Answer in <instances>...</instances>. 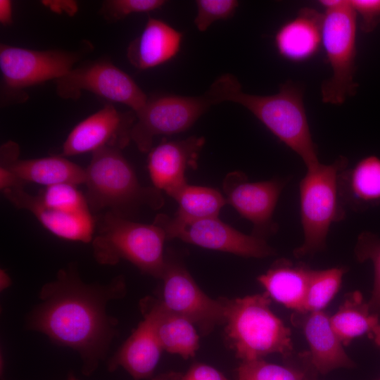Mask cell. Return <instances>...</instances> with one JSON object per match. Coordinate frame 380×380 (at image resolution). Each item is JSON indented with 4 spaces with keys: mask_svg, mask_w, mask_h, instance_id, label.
Listing matches in <instances>:
<instances>
[{
    "mask_svg": "<svg viewBox=\"0 0 380 380\" xmlns=\"http://www.w3.org/2000/svg\"><path fill=\"white\" fill-rule=\"evenodd\" d=\"M56 92L65 99H77L87 91L113 102L129 106L137 114L148 97L135 81L108 61H96L74 68L56 80Z\"/></svg>",
    "mask_w": 380,
    "mask_h": 380,
    "instance_id": "cell-10",
    "label": "cell"
},
{
    "mask_svg": "<svg viewBox=\"0 0 380 380\" xmlns=\"http://www.w3.org/2000/svg\"><path fill=\"white\" fill-rule=\"evenodd\" d=\"M354 253L358 262L371 260L374 265V287L367 303L371 312L380 318V237L369 231L361 232L357 237Z\"/></svg>",
    "mask_w": 380,
    "mask_h": 380,
    "instance_id": "cell-29",
    "label": "cell"
},
{
    "mask_svg": "<svg viewBox=\"0 0 380 380\" xmlns=\"http://www.w3.org/2000/svg\"><path fill=\"white\" fill-rule=\"evenodd\" d=\"M357 13L350 1L325 10L322 37L326 55L332 70L330 78L321 84L322 101L341 105L355 94Z\"/></svg>",
    "mask_w": 380,
    "mask_h": 380,
    "instance_id": "cell-7",
    "label": "cell"
},
{
    "mask_svg": "<svg viewBox=\"0 0 380 380\" xmlns=\"http://www.w3.org/2000/svg\"><path fill=\"white\" fill-rule=\"evenodd\" d=\"M291 321L305 335L310 347L308 359L317 372L326 374L338 368L355 367L334 332L330 317L326 312L322 310L293 312Z\"/></svg>",
    "mask_w": 380,
    "mask_h": 380,
    "instance_id": "cell-16",
    "label": "cell"
},
{
    "mask_svg": "<svg viewBox=\"0 0 380 380\" xmlns=\"http://www.w3.org/2000/svg\"><path fill=\"white\" fill-rule=\"evenodd\" d=\"M194 24L200 32L206 31L215 21L232 18L239 6L236 0H197Z\"/></svg>",
    "mask_w": 380,
    "mask_h": 380,
    "instance_id": "cell-31",
    "label": "cell"
},
{
    "mask_svg": "<svg viewBox=\"0 0 380 380\" xmlns=\"http://www.w3.org/2000/svg\"><path fill=\"white\" fill-rule=\"evenodd\" d=\"M165 4L164 0H110L103 2L101 13L110 20H118L132 13L159 9Z\"/></svg>",
    "mask_w": 380,
    "mask_h": 380,
    "instance_id": "cell-32",
    "label": "cell"
},
{
    "mask_svg": "<svg viewBox=\"0 0 380 380\" xmlns=\"http://www.w3.org/2000/svg\"><path fill=\"white\" fill-rule=\"evenodd\" d=\"M331 325L343 346L364 334L371 337L379 324V317L372 314L360 291L346 294L338 311L330 317Z\"/></svg>",
    "mask_w": 380,
    "mask_h": 380,
    "instance_id": "cell-25",
    "label": "cell"
},
{
    "mask_svg": "<svg viewBox=\"0 0 380 380\" xmlns=\"http://www.w3.org/2000/svg\"><path fill=\"white\" fill-rule=\"evenodd\" d=\"M171 197L179 206L175 216L184 220L218 217L221 209L227 204L225 197L219 191L189 184Z\"/></svg>",
    "mask_w": 380,
    "mask_h": 380,
    "instance_id": "cell-26",
    "label": "cell"
},
{
    "mask_svg": "<svg viewBox=\"0 0 380 380\" xmlns=\"http://www.w3.org/2000/svg\"><path fill=\"white\" fill-rule=\"evenodd\" d=\"M371 338L374 339L375 344L380 349V323L374 329Z\"/></svg>",
    "mask_w": 380,
    "mask_h": 380,
    "instance_id": "cell-37",
    "label": "cell"
},
{
    "mask_svg": "<svg viewBox=\"0 0 380 380\" xmlns=\"http://www.w3.org/2000/svg\"><path fill=\"white\" fill-rule=\"evenodd\" d=\"M175 380H228V379L220 371L210 365L195 363L183 375L175 376Z\"/></svg>",
    "mask_w": 380,
    "mask_h": 380,
    "instance_id": "cell-34",
    "label": "cell"
},
{
    "mask_svg": "<svg viewBox=\"0 0 380 380\" xmlns=\"http://www.w3.org/2000/svg\"><path fill=\"white\" fill-rule=\"evenodd\" d=\"M136 120L132 112L121 113L113 106L106 105L79 122L63 143V156L92 153L105 147L122 150L131 140V131Z\"/></svg>",
    "mask_w": 380,
    "mask_h": 380,
    "instance_id": "cell-14",
    "label": "cell"
},
{
    "mask_svg": "<svg viewBox=\"0 0 380 380\" xmlns=\"http://www.w3.org/2000/svg\"><path fill=\"white\" fill-rule=\"evenodd\" d=\"M215 104L208 91L199 96L162 94L148 99L144 107L135 114L131 140L140 151L149 152L155 137L187 130Z\"/></svg>",
    "mask_w": 380,
    "mask_h": 380,
    "instance_id": "cell-8",
    "label": "cell"
},
{
    "mask_svg": "<svg viewBox=\"0 0 380 380\" xmlns=\"http://www.w3.org/2000/svg\"><path fill=\"white\" fill-rule=\"evenodd\" d=\"M350 4L362 18V31L372 32L380 22V0H350Z\"/></svg>",
    "mask_w": 380,
    "mask_h": 380,
    "instance_id": "cell-33",
    "label": "cell"
},
{
    "mask_svg": "<svg viewBox=\"0 0 380 380\" xmlns=\"http://www.w3.org/2000/svg\"><path fill=\"white\" fill-rule=\"evenodd\" d=\"M12 3L9 0H0V22L4 25H8L13 21Z\"/></svg>",
    "mask_w": 380,
    "mask_h": 380,
    "instance_id": "cell-35",
    "label": "cell"
},
{
    "mask_svg": "<svg viewBox=\"0 0 380 380\" xmlns=\"http://www.w3.org/2000/svg\"><path fill=\"white\" fill-rule=\"evenodd\" d=\"M45 206L72 213H91L86 196L71 184H58L45 188L37 195Z\"/></svg>",
    "mask_w": 380,
    "mask_h": 380,
    "instance_id": "cell-28",
    "label": "cell"
},
{
    "mask_svg": "<svg viewBox=\"0 0 380 380\" xmlns=\"http://www.w3.org/2000/svg\"><path fill=\"white\" fill-rule=\"evenodd\" d=\"M343 204L356 210L380 203V158L370 155L353 167L343 170L339 179Z\"/></svg>",
    "mask_w": 380,
    "mask_h": 380,
    "instance_id": "cell-24",
    "label": "cell"
},
{
    "mask_svg": "<svg viewBox=\"0 0 380 380\" xmlns=\"http://www.w3.org/2000/svg\"><path fill=\"white\" fill-rule=\"evenodd\" d=\"M125 293L122 276L106 284H88L81 279L77 264L71 262L42 286L25 327L76 351L83 373L89 375L106 357L118 332V321L107 312V305Z\"/></svg>",
    "mask_w": 380,
    "mask_h": 380,
    "instance_id": "cell-1",
    "label": "cell"
},
{
    "mask_svg": "<svg viewBox=\"0 0 380 380\" xmlns=\"http://www.w3.org/2000/svg\"><path fill=\"white\" fill-rule=\"evenodd\" d=\"M205 143L201 137H190L179 141H163L152 148L148 156V170L155 188L172 196L188 184L185 172L196 167Z\"/></svg>",
    "mask_w": 380,
    "mask_h": 380,
    "instance_id": "cell-15",
    "label": "cell"
},
{
    "mask_svg": "<svg viewBox=\"0 0 380 380\" xmlns=\"http://www.w3.org/2000/svg\"><path fill=\"white\" fill-rule=\"evenodd\" d=\"M216 104L238 103L255 115L275 137L296 153L307 169L320 163L312 141L303 99V88L292 82L282 84L272 95L249 94L229 73L219 77L208 89Z\"/></svg>",
    "mask_w": 380,
    "mask_h": 380,
    "instance_id": "cell-2",
    "label": "cell"
},
{
    "mask_svg": "<svg viewBox=\"0 0 380 380\" xmlns=\"http://www.w3.org/2000/svg\"><path fill=\"white\" fill-rule=\"evenodd\" d=\"M348 160L340 156L333 163H321L307 169L299 184L300 220L303 243L293 251L300 258L322 251L334 222L345 218V205L340 192V175L347 168Z\"/></svg>",
    "mask_w": 380,
    "mask_h": 380,
    "instance_id": "cell-6",
    "label": "cell"
},
{
    "mask_svg": "<svg viewBox=\"0 0 380 380\" xmlns=\"http://www.w3.org/2000/svg\"><path fill=\"white\" fill-rule=\"evenodd\" d=\"M324 14L301 8L296 18L282 25L274 36V45L284 58L301 62L315 55L322 44Z\"/></svg>",
    "mask_w": 380,
    "mask_h": 380,
    "instance_id": "cell-21",
    "label": "cell"
},
{
    "mask_svg": "<svg viewBox=\"0 0 380 380\" xmlns=\"http://www.w3.org/2000/svg\"><path fill=\"white\" fill-rule=\"evenodd\" d=\"M68 380H78L72 374H70Z\"/></svg>",
    "mask_w": 380,
    "mask_h": 380,
    "instance_id": "cell-39",
    "label": "cell"
},
{
    "mask_svg": "<svg viewBox=\"0 0 380 380\" xmlns=\"http://www.w3.org/2000/svg\"><path fill=\"white\" fill-rule=\"evenodd\" d=\"M12 283L11 279L6 271L4 269L0 270V290L1 291L8 288Z\"/></svg>",
    "mask_w": 380,
    "mask_h": 380,
    "instance_id": "cell-36",
    "label": "cell"
},
{
    "mask_svg": "<svg viewBox=\"0 0 380 380\" xmlns=\"http://www.w3.org/2000/svg\"><path fill=\"white\" fill-rule=\"evenodd\" d=\"M162 298L169 310L191 321L203 335L225 323L224 298L213 299L196 283L184 265L177 258L166 256L161 277Z\"/></svg>",
    "mask_w": 380,
    "mask_h": 380,
    "instance_id": "cell-11",
    "label": "cell"
},
{
    "mask_svg": "<svg viewBox=\"0 0 380 380\" xmlns=\"http://www.w3.org/2000/svg\"><path fill=\"white\" fill-rule=\"evenodd\" d=\"M81 56L79 51H39L1 44L0 69L6 86L20 90L62 77Z\"/></svg>",
    "mask_w": 380,
    "mask_h": 380,
    "instance_id": "cell-12",
    "label": "cell"
},
{
    "mask_svg": "<svg viewBox=\"0 0 380 380\" xmlns=\"http://www.w3.org/2000/svg\"><path fill=\"white\" fill-rule=\"evenodd\" d=\"M85 170L91 212L106 210L129 218L142 206L158 210L163 205L162 191L139 183L120 149L105 147L93 153Z\"/></svg>",
    "mask_w": 380,
    "mask_h": 380,
    "instance_id": "cell-3",
    "label": "cell"
},
{
    "mask_svg": "<svg viewBox=\"0 0 380 380\" xmlns=\"http://www.w3.org/2000/svg\"><path fill=\"white\" fill-rule=\"evenodd\" d=\"M310 268L281 258L258 277L270 298L294 312H301L305 298Z\"/></svg>",
    "mask_w": 380,
    "mask_h": 380,
    "instance_id": "cell-23",
    "label": "cell"
},
{
    "mask_svg": "<svg viewBox=\"0 0 380 380\" xmlns=\"http://www.w3.org/2000/svg\"><path fill=\"white\" fill-rule=\"evenodd\" d=\"M379 380H380V379H379Z\"/></svg>",
    "mask_w": 380,
    "mask_h": 380,
    "instance_id": "cell-40",
    "label": "cell"
},
{
    "mask_svg": "<svg viewBox=\"0 0 380 380\" xmlns=\"http://www.w3.org/2000/svg\"><path fill=\"white\" fill-rule=\"evenodd\" d=\"M92 243L93 256L102 265H115L125 260L143 273L161 279L166 265L164 230L154 223L131 220L105 212L98 221Z\"/></svg>",
    "mask_w": 380,
    "mask_h": 380,
    "instance_id": "cell-5",
    "label": "cell"
},
{
    "mask_svg": "<svg viewBox=\"0 0 380 380\" xmlns=\"http://www.w3.org/2000/svg\"><path fill=\"white\" fill-rule=\"evenodd\" d=\"M17 143L8 141L1 146L0 166L12 171L25 184L45 186L58 184H85L86 170L63 156L19 159Z\"/></svg>",
    "mask_w": 380,
    "mask_h": 380,
    "instance_id": "cell-17",
    "label": "cell"
},
{
    "mask_svg": "<svg viewBox=\"0 0 380 380\" xmlns=\"http://www.w3.org/2000/svg\"><path fill=\"white\" fill-rule=\"evenodd\" d=\"M284 185L279 179L250 182L243 172L234 171L222 186L227 203L253 224V235L265 239L277 231L273 214Z\"/></svg>",
    "mask_w": 380,
    "mask_h": 380,
    "instance_id": "cell-13",
    "label": "cell"
},
{
    "mask_svg": "<svg viewBox=\"0 0 380 380\" xmlns=\"http://www.w3.org/2000/svg\"><path fill=\"white\" fill-rule=\"evenodd\" d=\"M345 267H332L310 271L305 298L301 312L322 310L338 291Z\"/></svg>",
    "mask_w": 380,
    "mask_h": 380,
    "instance_id": "cell-27",
    "label": "cell"
},
{
    "mask_svg": "<svg viewBox=\"0 0 380 380\" xmlns=\"http://www.w3.org/2000/svg\"><path fill=\"white\" fill-rule=\"evenodd\" d=\"M267 292L234 299L224 298L225 331L230 347L242 361L272 353L292 354L291 331L271 310Z\"/></svg>",
    "mask_w": 380,
    "mask_h": 380,
    "instance_id": "cell-4",
    "label": "cell"
},
{
    "mask_svg": "<svg viewBox=\"0 0 380 380\" xmlns=\"http://www.w3.org/2000/svg\"><path fill=\"white\" fill-rule=\"evenodd\" d=\"M237 380H310L305 372L293 367L267 362L262 359L242 361Z\"/></svg>",
    "mask_w": 380,
    "mask_h": 380,
    "instance_id": "cell-30",
    "label": "cell"
},
{
    "mask_svg": "<svg viewBox=\"0 0 380 380\" xmlns=\"http://www.w3.org/2000/svg\"><path fill=\"white\" fill-rule=\"evenodd\" d=\"M2 192L13 206L31 213L55 236L69 241H92L96 225L91 213H72L48 208L37 195L29 194L24 188L8 189Z\"/></svg>",
    "mask_w": 380,
    "mask_h": 380,
    "instance_id": "cell-18",
    "label": "cell"
},
{
    "mask_svg": "<svg viewBox=\"0 0 380 380\" xmlns=\"http://www.w3.org/2000/svg\"><path fill=\"white\" fill-rule=\"evenodd\" d=\"M163 351L151 322L144 317L110 359L108 370L113 372L121 367L136 380L149 378Z\"/></svg>",
    "mask_w": 380,
    "mask_h": 380,
    "instance_id": "cell-22",
    "label": "cell"
},
{
    "mask_svg": "<svg viewBox=\"0 0 380 380\" xmlns=\"http://www.w3.org/2000/svg\"><path fill=\"white\" fill-rule=\"evenodd\" d=\"M182 34L167 23L148 17L141 34L127 49L129 63L139 70L164 64L179 52Z\"/></svg>",
    "mask_w": 380,
    "mask_h": 380,
    "instance_id": "cell-20",
    "label": "cell"
},
{
    "mask_svg": "<svg viewBox=\"0 0 380 380\" xmlns=\"http://www.w3.org/2000/svg\"><path fill=\"white\" fill-rule=\"evenodd\" d=\"M153 223L164 230L167 240L179 239L202 248L246 258H264L276 253L265 239L245 234L218 217L184 220L158 214Z\"/></svg>",
    "mask_w": 380,
    "mask_h": 380,
    "instance_id": "cell-9",
    "label": "cell"
},
{
    "mask_svg": "<svg viewBox=\"0 0 380 380\" xmlns=\"http://www.w3.org/2000/svg\"><path fill=\"white\" fill-rule=\"evenodd\" d=\"M154 380H175V376L173 374L166 375L165 376L156 378Z\"/></svg>",
    "mask_w": 380,
    "mask_h": 380,
    "instance_id": "cell-38",
    "label": "cell"
},
{
    "mask_svg": "<svg viewBox=\"0 0 380 380\" xmlns=\"http://www.w3.org/2000/svg\"><path fill=\"white\" fill-rule=\"evenodd\" d=\"M140 306L163 350L184 359L195 355L199 348V335L191 321L169 310L159 300L144 298Z\"/></svg>",
    "mask_w": 380,
    "mask_h": 380,
    "instance_id": "cell-19",
    "label": "cell"
}]
</instances>
